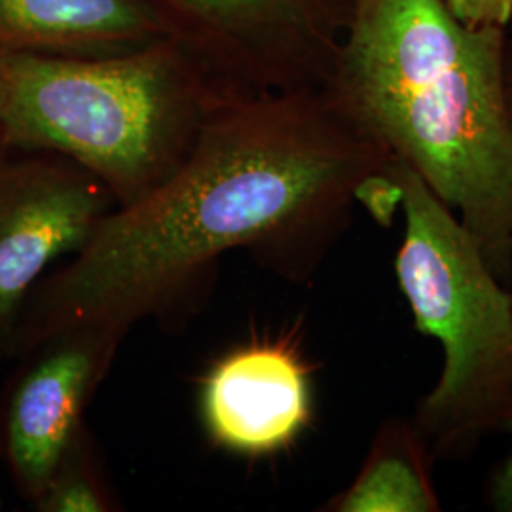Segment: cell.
I'll list each match as a JSON object with an SVG mask.
<instances>
[{
	"instance_id": "1",
	"label": "cell",
	"mask_w": 512,
	"mask_h": 512,
	"mask_svg": "<svg viewBox=\"0 0 512 512\" xmlns=\"http://www.w3.org/2000/svg\"><path fill=\"white\" fill-rule=\"evenodd\" d=\"M391 162L323 88L222 103L167 183L110 213L78 255L31 289L6 359L74 325L124 338L145 319L175 330L211 293L220 258L238 249L310 285Z\"/></svg>"
},
{
	"instance_id": "2",
	"label": "cell",
	"mask_w": 512,
	"mask_h": 512,
	"mask_svg": "<svg viewBox=\"0 0 512 512\" xmlns=\"http://www.w3.org/2000/svg\"><path fill=\"white\" fill-rule=\"evenodd\" d=\"M509 31L461 23L444 0H355L321 86L408 165L512 281Z\"/></svg>"
},
{
	"instance_id": "3",
	"label": "cell",
	"mask_w": 512,
	"mask_h": 512,
	"mask_svg": "<svg viewBox=\"0 0 512 512\" xmlns=\"http://www.w3.org/2000/svg\"><path fill=\"white\" fill-rule=\"evenodd\" d=\"M0 78V145L73 160L118 207L167 183L230 101L173 38L109 57L0 52Z\"/></svg>"
},
{
	"instance_id": "4",
	"label": "cell",
	"mask_w": 512,
	"mask_h": 512,
	"mask_svg": "<svg viewBox=\"0 0 512 512\" xmlns=\"http://www.w3.org/2000/svg\"><path fill=\"white\" fill-rule=\"evenodd\" d=\"M404 232L395 274L420 334L444 361L412 418L435 459L465 458L512 414V293L458 215L393 160Z\"/></svg>"
},
{
	"instance_id": "5",
	"label": "cell",
	"mask_w": 512,
	"mask_h": 512,
	"mask_svg": "<svg viewBox=\"0 0 512 512\" xmlns=\"http://www.w3.org/2000/svg\"><path fill=\"white\" fill-rule=\"evenodd\" d=\"M226 97L321 88L355 0H148Z\"/></svg>"
},
{
	"instance_id": "6",
	"label": "cell",
	"mask_w": 512,
	"mask_h": 512,
	"mask_svg": "<svg viewBox=\"0 0 512 512\" xmlns=\"http://www.w3.org/2000/svg\"><path fill=\"white\" fill-rule=\"evenodd\" d=\"M118 203L90 171L54 152L0 145V346L55 262L78 255Z\"/></svg>"
},
{
	"instance_id": "7",
	"label": "cell",
	"mask_w": 512,
	"mask_h": 512,
	"mask_svg": "<svg viewBox=\"0 0 512 512\" xmlns=\"http://www.w3.org/2000/svg\"><path fill=\"white\" fill-rule=\"evenodd\" d=\"M124 336L97 325L57 330L19 355L0 399V459L29 505L48 488L107 378Z\"/></svg>"
},
{
	"instance_id": "8",
	"label": "cell",
	"mask_w": 512,
	"mask_h": 512,
	"mask_svg": "<svg viewBox=\"0 0 512 512\" xmlns=\"http://www.w3.org/2000/svg\"><path fill=\"white\" fill-rule=\"evenodd\" d=\"M311 374L294 338H262L226 353L202 384L209 439L243 458L287 450L313 421Z\"/></svg>"
},
{
	"instance_id": "9",
	"label": "cell",
	"mask_w": 512,
	"mask_h": 512,
	"mask_svg": "<svg viewBox=\"0 0 512 512\" xmlns=\"http://www.w3.org/2000/svg\"><path fill=\"white\" fill-rule=\"evenodd\" d=\"M165 38L148 0H0V52L109 57Z\"/></svg>"
},
{
	"instance_id": "10",
	"label": "cell",
	"mask_w": 512,
	"mask_h": 512,
	"mask_svg": "<svg viewBox=\"0 0 512 512\" xmlns=\"http://www.w3.org/2000/svg\"><path fill=\"white\" fill-rule=\"evenodd\" d=\"M435 456L414 420L387 418L368 448L359 473L323 511L439 512L433 480Z\"/></svg>"
},
{
	"instance_id": "11",
	"label": "cell",
	"mask_w": 512,
	"mask_h": 512,
	"mask_svg": "<svg viewBox=\"0 0 512 512\" xmlns=\"http://www.w3.org/2000/svg\"><path fill=\"white\" fill-rule=\"evenodd\" d=\"M33 509L40 512H112L120 509L86 425L69 446Z\"/></svg>"
},
{
	"instance_id": "12",
	"label": "cell",
	"mask_w": 512,
	"mask_h": 512,
	"mask_svg": "<svg viewBox=\"0 0 512 512\" xmlns=\"http://www.w3.org/2000/svg\"><path fill=\"white\" fill-rule=\"evenodd\" d=\"M444 4L465 25L512 31V0H444Z\"/></svg>"
},
{
	"instance_id": "13",
	"label": "cell",
	"mask_w": 512,
	"mask_h": 512,
	"mask_svg": "<svg viewBox=\"0 0 512 512\" xmlns=\"http://www.w3.org/2000/svg\"><path fill=\"white\" fill-rule=\"evenodd\" d=\"M499 433L509 437V450L490 478L488 501L494 511L512 512V414L505 420Z\"/></svg>"
},
{
	"instance_id": "14",
	"label": "cell",
	"mask_w": 512,
	"mask_h": 512,
	"mask_svg": "<svg viewBox=\"0 0 512 512\" xmlns=\"http://www.w3.org/2000/svg\"><path fill=\"white\" fill-rule=\"evenodd\" d=\"M507 88H509V99L512 105V31L507 40Z\"/></svg>"
},
{
	"instance_id": "15",
	"label": "cell",
	"mask_w": 512,
	"mask_h": 512,
	"mask_svg": "<svg viewBox=\"0 0 512 512\" xmlns=\"http://www.w3.org/2000/svg\"><path fill=\"white\" fill-rule=\"evenodd\" d=\"M4 99H6V92H4V82L0 78V128H2V112H4Z\"/></svg>"
},
{
	"instance_id": "16",
	"label": "cell",
	"mask_w": 512,
	"mask_h": 512,
	"mask_svg": "<svg viewBox=\"0 0 512 512\" xmlns=\"http://www.w3.org/2000/svg\"><path fill=\"white\" fill-rule=\"evenodd\" d=\"M4 361H6V353H4V349H2V346H0V366H2Z\"/></svg>"
},
{
	"instance_id": "17",
	"label": "cell",
	"mask_w": 512,
	"mask_h": 512,
	"mask_svg": "<svg viewBox=\"0 0 512 512\" xmlns=\"http://www.w3.org/2000/svg\"><path fill=\"white\" fill-rule=\"evenodd\" d=\"M0 509H2V501H0Z\"/></svg>"
}]
</instances>
